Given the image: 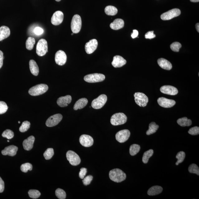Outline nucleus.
I'll return each mask as SVG.
<instances>
[{"label": "nucleus", "instance_id": "obj_36", "mask_svg": "<svg viewBox=\"0 0 199 199\" xmlns=\"http://www.w3.org/2000/svg\"><path fill=\"white\" fill-rule=\"evenodd\" d=\"M54 155V150L52 148H48L44 154V157L46 160H50L53 157Z\"/></svg>", "mask_w": 199, "mask_h": 199}, {"label": "nucleus", "instance_id": "obj_13", "mask_svg": "<svg viewBox=\"0 0 199 199\" xmlns=\"http://www.w3.org/2000/svg\"><path fill=\"white\" fill-rule=\"evenodd\" d=\"M67 60V56L64 51L59 50L55 54V61L58 65L62 66L65 65Z\"/></svg>", "mask_w": 199, "mask_h": 199}, {"label": "nucleus", "instance_id": "obj_21", "mask_svg": "<svg viewBox=\"0 0 199 199\" xmlns=\"http://www.w3.org/2000/svg\"><path fill=\"white\" fill-rule=\"evenodd\" d=\"M72 98L70 95H67L58 98L57 101L58 105L61 107H67L68 104L71 103Z\"/></svg>", "mask_w": 199, "mask_h": 199}, {"label": "nucleus", "instance_id": "obj_7", "mask_svg": "<svg viewBox=\"0 0 199 199\" xmlns=\"http://www.w3.org/2000/svg\"><path fill=\"white\" fill-rule=\"evenodd\" d=\"M107 100V96L105 94H101L92 101V107L95 109H100L105 105Z\"/></svg>", "mask_w": 199, "mask_h": 199}, {"label": "nucleus", "instance_id": "obj_33", "mask_svg": "<svg viewBox=\"0 0 199 199\" xmlns=\"http://www.w3.org/2000/svg\"><path fill=\"white\" fill-rule=\"evenodd\" d=\"M140 149V147L137 144H134L130 146V153L132 156H134L137 154Z\"/></svg>", "mask_w": 199, "mask_h": 199}, {"label": "nucleus", "instance_id": "obj_54", "mask_svg": "<svg viewBox=\"0 0 199 199\" xmlns=\"http://www.w3.org/2000/svg\"><path fill=\"white\" fill-rule=\"evenodd\" d=\"M190 1L192 2H198L199 1V0H190Z\"/></svg>", "mask_w": 199, "mask_h": 199}, {"label": "nucleus", "instance_id": "obj_55", "mask_svg": "<svg viewBox=\"0 0 199 199\" xmlns=\"http://www.w3.org/2000/svg\"><path fill=\"white\" fill-rule=\"evenodd\" d=\"M55 1L57 2H60L61 1V0H55Z\"/></svg>", "mask_w": 199, "mask_h": 199}, {"label": "nucleus", "instance_id": "obj_12", "mask_svg": "<svg viewBox=\"0 0 199 199\" xmlns=\"http://www.w3.org/2000/svg\"><path fill=\"white\" fill-rule=\"evenodd\" d=\"M130 132L128 130H120L116 134V139L118 142L122 143L127 141L130 137Z\"/></svg>", "mask_w": 199, "mask_h": 199}, {"label": "nucleus", "instance_id": "obj_52", "mask_svg": "<svg viewBox=\"0 0 199 199\" xmlns=\"http://www.w3.org/2000/svg\"><path fill=\"white\" fill-rule=\"evenodd\" d=\"M133 31V33L132 34L131 37L132 39H135V38L138 37V32L137 30H134Z\"/></svg>", "mask_w": 199, "mask_h": 199}, {"label": "nucleus", "instance_id": "obj_6", "mask_svg": "<svg viewBox=\"0 0 199 199\" xmlns=\"http://www.w3.org/2000/svg\"><path fill=\"white\" fill-rule=\"evenodd\" d=\"M82 27L81 17L78 15H74L72 18L71 23V29L73 33H79Z\"/></svg>", "mask_w": 199, "mask_h": 199}, {"label": "nucleus", "instance_id": "obj_27", "mask_svg": "<svg viewBox=\"0 0 199 199\" xmlns=\"http://www.w3.org/2000/svg\"><path fill=\"white\" fill-rule=\"evenodd\" d=\"M30 71L33 75L37 76L39 75V69L37 63L34 60H31L29 62Z\"/></svg>", "mask_w": 199, "mask_h": 199}, {"label": "nucleus", "instance_id": "obj_4", "mask_svg": "<svg viewBox=\"0 0 199 199\" xmlns=\"http://www.w3.org/2000/svg\"><path fill=\"white\" fill-rule=\"evenodd\" d=\"M105 79V76L103 74L97 73L89 74L84 78V79L86 82L90 83L101 82Z\"/></svg>", "mask_w": 199, "mask_h": 199}, {"label": "nucleus", "instance_id": "obj_43", "mask_svg": "<svg viewBox=\"0 0 199 199\" xmlns=\"http://www.w3.org/2000/svg\"><path fill=\"white\" fill-rule=\"evenodd\" d=\"M182 45L178 42H174L170 45L171 49L173 51L176 52H178L179 50L182 47Z\"/></svg>", "mask_w": 199, "mask_h": 199}, {"label": "nucleus", "instance_id": "obj_48", "mask_svg": "<svg viewBox=\"0 0 199 199\" xmlns=\"http://www.w3.org/2000/svg\"><path fill=\"white\" fill-rule=\"evenodd\" d=\"M34 33L36 35H41L44 33V30L39 27H36L34 30Z\"/></svg>", "mask_w": 199, "mask_h": 199}, {"label": "nucleus", "instance_id": "obj_18", "mask_svg": "<svg viewBox=\"0 0 199 199\" xmlns=\"http://www.w3.org/2000/svg\"><path fill=\"white\" fill-rule=\"evenodd\" d=\"M160 91L163 93L172 96L176 95L178 93V90L176 88L170 85L162 86Z\"/></svg>", "mask_w": 199, "mask_h": 199}, {"label": "nucleus", "instance_id": "obj_8", "mask_svg": "<svg viewBox=\"0 0 199 199\" xmlns=\"http://www.w3.org/2000/svg\"><path fill=\"white\" fill-rule=\"evenodd\" d=\"M66 156L68 161L72 166H78L81 162L79 156L73 151H68L66 153Z\"/></svg>", "mask_w": 199, "mask_h": 199}, {"label": "nucleus", "instance_id": "obj_46", "mask_svg": "<svg viewBox=\"0 0 199 199\" xmlns=\"http://www.w3.org/2000/svg\"><path fill=\"white\" fill-rule=\"evenodd\" d=\"M93 179V176L88 175L84 178L82 182H83L84 185L88 186L90 184Z\"/></svg>", "mask_w": 199, "mask_h": 199}, {"label": "nucleus", "instance_id": "obj_53", "mask_svg": "<svg viewBox=\"0 0 199 199\" xmlns=\"http://www.w3.org/2000/svg\"><path fill=\"white\" fill-rule=\"evenodd\" d=\"M196 28L197 30V31L198 32V33L199 32V23H197L196 25Z\"/></svg>", "mask_w": 199, "mask_h": 199}, {"label": "nucleus", "instance_id": "obj_39", "mask_svg": "<svg viewBox=\"0 0 199 199\" xmlns=\"http://www.w3.org/2000/svg\"><path fill=\"white\" fill-rule=\"evenodd\" d=\"M31 126V123L28 121H24L19 128L20 131L21 132H25L27 131L29 129Z\"/></svg>", "mask_w": 199, "mask_h": 199}, {"label": "nucleus", "instance_id": "obj_22", "mask_svg": "<svg viewBox=\"0 0 199 199\" xmlns=\"http://www.w3.org/2000/svg\"><path fill=\"white\" fill-rule=\"evenodd\" d=\"M35 140V137L34 136H31L24 140L23 143L24 149L28 151L31 150L33 148Z\"/></svg>", "mask_w": 199, "mask_h": 199}, {"label": "nucleus", "instance_id": "obj_32", "mask_svg": "<svg viewBox=\"0 0 199 199\" xmlns=\"http://www.w3.org/2000/svg\"><path fill=\"white\" fill-rule=\"evenodd\" d=\"M154 152L153 150L150 149L144 153L142 157V162L144 163H148L149 159L152 156Z\"/></svg>", "mask_w": 199, "mask_h": 199}, {"label": "nucleus", "instance_id": "obj_28", "mask_svg": "<svg viewBox=\"0 0 199 199\" xmlns=\"http://www.w3.org/2000/svg\"><path fill=\"white\" fill-rule=\"evenodd\" d=\"M163 190V189L161 186H154L149 189L147 193L150 196H156V195L160 194L162 192Z\"/></svg>", "mask_w": 199, "mask_h": 199}, {"label": "nucleus", "instance_id": "obj_16", "mask_svg": "<svg viewBox=\"0 0 199 199\" xmlns=\"http://www.w3.org/2000/svg\"><path fill=\"white\" fill-rule=\"evenodd\" d=\"M64 17V14L61 11H56L51 17V23L54 25H59L63 21Z\"/></svg>", "mask_w": 199, "mask_h": 199}, {"label": "nucleus", "instance_id": "obj_3", "mask_svg": "<svg viewBox=\"0 0 199 199\" xmlns=\"http://www.w3.org/2000/svg\"><path fill=\"white\" fill-rule=\"evenodd\" d=\"M127 116L123 113H116L112 115L111 118V123L114 126L121 125L127 121Z\"/></svg>", "mask_w": 199, "mask_h": 199}, {"label": "nucleus", "instance_id": "obj_11", "mask_svg": "<svg viewBox=\"0 0 199 199\" xmlns=\"http://www.w3.org/2000/svg\"><path fill=\"white\" fill-rule=\"evenodd\" d=\"M63 116L61 114H55L50 117L46 122V125L48 127H53L57 125L61 121Z\"/></svg>", "mask_w": 199, "mask_h": 199}, {"label": "nucleus", "instance_id": "obj_2", "mask_svg": "<svg viewBox=\"0 0 199 199\" xmlns=\"http://www.w3.org/2000/svg\"><path fill=\"white\" fill-rule=\"evenodd\" d=\"M49 87L46 84H37L31 88L29 90V93L32 96H38L43 94L47 92Z\"/></svg>", "mask_w": 199, "mask_h": 199}, {"label": "nucleus", "instance_id": "obj_30", "mask_svg": "<svg viewBox=\"0 0 199 199\" xmlns=\"http://www.w3.org/2000/svg\"><path fill=\"white\" fill-rule=\"evenodd\" d=\"M159 128V126L157 125L155 122H152L149 124V129L146 131L147 135H150L155 133Z\"/></svg>", "mask_w": 199, "mask_h": 199}, {"label": "nucleus", "instance_id": "obj_51", "mask_svg": "<svg viewBox=\"0 0 199 199\" xmlns=\"http://www.w3.org/2000/svg\"><path fill=\"white\" fill-rule=\"evenodd\" d=\"M3 53L0 50V69H1L3 66Z\"/></svg>", "mask_w": 199, "mask_h": 199}, {"label": "nucleus", "instance_id": "obj_45", "mask_svg": "<svg viewBox=\"0 0 199 199\" xmlns=\"http://www.w3.org/2000/svg\"><path fill=\"white\" fill-rule=\"evenodd\" d=\"M188 133L191 135H198L199 134V128L197 126L192 128L188 130Z\"/></svg>", "mask_w": 199, "mask_h": 199}, {"label": "nucleus", "instance_id": "obj_29", "mask_svg": "<svg viewBox=\"0 0 199 199\" xmlns=\"http://www.w3.org/2000/svg\"><path fill=\"white\" fill-rule=\"evenodd\" d=\"M177 123L179 125L182 127H185L192 125V122L191 120L188 119L187 117H184L179 118L177 120Z\"/></svg>", "mask_w": 199, "mask_h": 199}, {"label": "nucleus", "instance_id": "obj_37", "mask_svg": "<svg viewBox=\"0 0 199 199\" xmlns=\"http://www.w3.org/2000/svg\"><path fill=\"white\" fill-rule=\"evenodd\" d=\"M188 171L192 173L196 174L199 175V168L197 165L195 164H191L189 167Z\"/></svg>", "mask_w": 199, "mask_h": 199}, {"label": "nucleus", "instance_id": "obj_47", "mask_svg": "<svg viewBox=\"0 0 199 199\" xmlns=\"http://www.w3.org/2000/svg\"><path fill=\"white\" fill-rule=\"evenodd\" d=\"M87 172V169L85 168H82L80 169V172L79 173V176L80 178L82 179H83L84 177L86 175V173Z\"/></svg>", "mask_w": 199, "mask_h": 199}, {"label": "nucleus", "instance_id": "obj_25", "mask_svg": "<svg viewBox=\"0 0 199 199\" xmlns=\"http://www.w3.org/2000/svg\"><path fill=\"white\" fill-rule=\"evenodd\" d=\"M124 22L123 20L120 19H116L110 24V27L114 30H118L124 27Z\"/></svg>", "mask_w": 199, "mask_h": 199}, {"label": "nucleus", "instance_id": "obj_5", "mask_svg": "<svg viewBox=\"0 0 199 199\" xmlns=\"http://www.w3.org/2000/svg\"><path fill=\"white\" fill-rule=\"evenodd\" d=\"M48 52V44L45 39H40L36 47V53L40 57L45 55Z\"/></svg>", "mask_w": 199, "mask_h": 199}, {"label": "nucleus", "instance_id": "obj_19", "mask_svg": "<svg viewBox=\"0 0 199 199\" xmlns=\"http://www.w3.org/2000/svg\"><path fill=\"white\" fill-rule=\"evenodd\" d=\"M126 60L123 57L119 55H116L113 58L112 65L114 68H120L126 65Z\"/></svg>", "mask_w": 199, "mask_h": 199}, {"label": "nucleus", "instance_id": "obj_58", "mask_svg": "<svg viewBox=\"0 0 199 199\" xmlns=\"http://www.w3.org/2000/svg\"><path fill=\"white\" fill-rule=\"evenodd\" d=\"M7 142H9V140H7Z\"/></svg>", "mask_w": 199, "mask_h": 199}, {"label": "nucleus", "instance_id": "obj_56", "mask_svg": "<svg viewBox=\"0 0 199 199\" xmlns=\"http://www.w3.org/2000/svg\"><path fill=\"white\" fill-rule=\"evenodd\" d=\"M18 123H19V124H20V123H21V122L20 121H18Z\"/></svg>", "mask_w": 199, "mask_h": 199}, {"label": "nucleus", "instance_id": "obj_50", "mask_svg": "<svg viewBox=\"0 0 199 199\" xmlns=\"http://www.w3.org/2000/svg\"><path fill=\"white\" fill-rule=\"evenodd\" d=\"M5 189L4 182L0 177V193L3 192Z\"/></svg>", "mask_w": 199, "mask_h": 199}, {"label": "nucleus", "instance_id": "obj_35", "mask_svg": "<svg viewBox=\"0 0 199 199\" xmlns=\"http://www.w3.org/2000/svg\"><path fill=\"white\" fill-rule=\"evenodd\" d=\"M185 157L186 154L184 152L180 151L178 153L176 156V158L178 159L176 163V165H178L179 164L183 162Z\"/></svg>", "mask_w": 199, "mask_h": 199}, {"label": "nucleus", "instance_id": "obj_40", "mask_svg": "<svg viewBox=\"0 0 199 199\" xmlns=\"http://www.w3.org/2000/svg\"><path fill=\"white\" fill-rule=\"evenodd\" d=\"M55 195L57 198L60 199H65L66 198L65 192L61 188H58L56 190Z\"/></svg>", "mask_w": 199, "mask_h": 199}, {"label": "nucleus", "instance_id": "obj_14", "mask_svg": "<svg viewBox=\"0 0 199 199\" xmlns=\"http://www.w3.org/2000/svg\"><path fill=\"white\" fill-rule=\"evenodd\" d=\"M157 101L159 106L166 108H171L175 105L176 103V102L174 100L168 99L163 97L159 98Z\"/></svg>", "mask_w": 199, "mask_h": 199}, {"label": "nucleus", "instance_id": "obj_57", "mask_svg": "<svg viewBox=\"0 0 199 199\" xmlns=\"http://www.w3.org/2000/svg\"><path fill=\"white\" fill-rule=\"evenodd\" d=\"M73 35V33H72V34H71L72 35Z\"/></svg>", "mask_w": 199, "mask_h": 199}, {"label": "nucleus", "instance_id": "obj_9", "mask_svg": "<svg viewBox=\"0 0 199 199\" xmlns=\"http://www.w3.org/2000/svg\"><path fill=\"white\" fill-rule=\"evenodd\" d=\"M135 100L136 104L141 107H145L147 104L149 100L148 98L145 94L137 92L134 94Z\"/></svg>", "mask_w": 199, "mask_h": 199}, {"label": "nucleus", "instance_id": "obj_31", "mask_svg": "<svg viewBox=\"0 0 199 199\" xmlns=\"http://www.w3.org/2000/svg\"><path fill=\"white\" fill-rule=\"evenodd\" d=\"M105 12L108 15L115 16L117 13L118 10L113 6H108L105 8Z\"/></svg>", "mask_w": 199, "mask_h": 199}, {"label": "nucleus", "instance_id": "obj_17", "mask_svg": "<svg viewBox=\"0 0 199 199\" xmlns=\"http://www.w3.org/2000/svg\"><path fill=\"white\" fill-rule=\"evenodd\" d=\"M98 46V42L96 39L90 40L89 42L86 43L85 45V51L88 54L93 53L97 49Z\"/></svg>", "mask_w": 199, "mask_h": 199}, {"label": "nucleus", "instance_id": "obj_24", "mask_svg": "<svg viewBox=\"0 0 199 199\" xmlns=\"http://www.w3.org/2000/svg\"><path fill=\"white\" fill-rule=\"evenodd\" d=\"M10 35L11 31L8 27L5 26L0 27V41L7 39Z\"/></svg>", "mask_w": 199, "mask_h": 199}, {"label": "nucleus", "instance_id": "obj_41", "mask_svg": "<svg viewBox=\"0 0 199 199\" xmlns=\"http://www.w3.org/2000/svg\"><path fill=\"white\" fill-rule=\"evenodd\" d=\"M33 168V166L29 163L22 164L21 166V170L22 172L27 173L28 170L31 171Z\"/></svg>", "mask_w": 199, "mask_h": 199}, {"label": "nucleus", "instance_id": "obj_38", "mask_svg": "<svg viewBox=\"0 0 199 199\" xmlns=\"http://www.w3.org/2000/svg\"><path fill=\"white\" fill-rule=\"evenodd\" d=\"M28 194L30 197L33 199H37L41 196V193L39 191L36 190H30Z\"/></svg>", "mask_w": 199, "mask_h": 199}, {"label": "nucleus", "instance_id": "obj_10", "mask_svg": "<svg viewBox=\"0 0 199 199\" xmlns=\"http://www.w3.org/2000/svg\"><path fill=\"white\" fill-rule=\"evenodd\" d=\"M181 11L178 9H174L162 14L161 16V19L163 21H168L177 17L180 15Z\"/></svg>", "mask_w": 199, "mask_h": 199}, {"label": "nucleus", "instance_id": "obj_44", "mask_svg": "<svg viewBox=\"0 0 199 199\" xmlns=\"http://www.w3.org/2000/svg\"><path fill=\"white\" fill-rule=\"evenodd\" d=\"M8 106L6 102L0 101V114H4L8 110Z\"/></svg>", "mask_w": 199, "mask_h": 199}, {"label": "nucleus", "instance_id": "obj_26", "mask_svg": "<svg viewBox=\"0 0 199 199\" xmlns=\"http://www.w3.org/2000/svg\"><path fill=\"white\" fill-rule=\"evenodd\" d=\"M88 102L87 98H80L76 102L73 107L74 110H77L78 109H82L87 105Z\"/></svg>", "mask_w": 199, "mask_h": 199}, {"label": "nucleus", "instance_id": "obj_20", "mask_svg": "<svg viewBox=\"0 0 199 199\" xmlns=\"http://www.w3.org/2000/svg\"><path fill=\"white\" fill-rule=\"evenodd\" d=\"M18 148L14 145H11L6 147L2 151V154L3 155H8L11 156H15L17 154Z\"/></svg>", "mask_w": 199, "mask_h": 199}, {"label": "nucleus", "instance_id": "obj_42", "mask_svg": "<svg viewBox=\"0 0 199 199\" xmlns=\"http://www.w3.org/2000/svg\"><path fill=\"white\" fill-rule=\"evenodd\" d=\"M2 136L3 137L7 138V139H11L14 137V132L11 130H7L3 132L2 134Z\"/></svg>", "mask_w": 199, "mask_h": 199}, {"label": "nucleus", "instance_id": "obj_1", "mask_svg": "<svg viewBox=\"0 0 199 199\" xmlns=\"http://www.w3.org/2000/svg\"><path fill=\"white\" fill-rule=\"evenodd\" d=\"M109 175L110 179L116 182L124 181L126 177L125 173L119 168L114 169L111 170Z\"/></svg>", "mask_w": 199, "mask_h": 199}, {"label": "nucleus", "instance_id": "obj_49", "mask_svg": "<svg viewBox=\"0 0 199 199\" xmlns=\"http://www.w3.org/2000/svg\"><path fill=\"white\" fill-rule=\"evenodd\" d=\"M156 37L155 35L154 34V31H149L145 35L146 39H151Z\"/></svg>", "mask_w": 199, "mask_h": 199}, {"label": "nucleus", "instance_id": "obj_15", "mask_svg": "<svg viewBox=\"0 0 199 199\" xmlns=\"http://www.w3.org/2000/svg\"><path fill=\"white\" fill-rule=\"evenodd\" d=\"M80 144L85 147H89L93 145L94 140L92 136L87 135H82L79 138Z\"/></svg>", "mask_w": 199, "mask_h": 199}, {"label": "nucleus", "instance_id": "obj_23", "mask_svg": "<svg viewBox=\"0 0 199 199\" xmlns=\"http://www.w3.org/2000/svg\"><path fill=\"white\" fill-rule=\"evenodd\" d=\"M159 65L162 69L166 70H170L172 69V65L171 63L168 60L163 58H161L158 60Z\"/></svg>", "mask_w": 199, "mask_h": 199}, {"label": "nucleus", "instance_id": "obj_34", "mask_svg": "<svg viewBox=\"0 0 199 199\" xmlns=\"http://www.w3.org/2000/svg\"><path fill=\"white\" fill-rule=\"evenodd\" d=\"M36 41L35 38L29 37L28 38L26 41V48L28 50H31L33 49L34 45Z\"/></svg>", "mask_w": 199, "mask_h": 199}]
</instances>
